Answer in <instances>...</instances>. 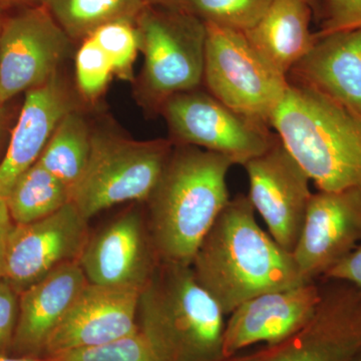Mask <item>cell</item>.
I'll list each match as a JSON object with an SVG mask.
<instances>
[{
	"label": "cell",
	"mask_w": 361,
	"mask_h": 361,
	"mask_svg": "<svg viewBox=\"0 0 361 361\" xmlns=\"http://www.w3.org/2000/svg\"><path fill=\"white\" fill-rule=\"evenodd\" d=\"M191 266L226 317L253 297L306 283L292 253L260 227L255 209L243 194L228 202Z\"/></svg>",
	"instance_id": "cell-1"
},
{
	"label": "cell",
	"mask_w": 361,
	"mask_h": 361,
	"mask_svg": "<svg viewBox=\"0 0 361 361\" xmlns=\"http://www.w3.org/2000/svg\"><path fill=\"white\" fill-rule=\"evenodd\" d=\"M231 159L176 145L147 199L146 219L159 260L191 265L199 246L230 201Z\"/></svg>",
	"instance_id": "cell-2"
},
{
	"label": "cell",
	"mask_w": 361,
	"mask_h": 361,
	"mask_svg": "<svg viewBox=\"0 0 361 361\" xmlns=\"http://www.w3.org/2000/svg\"><path fill=\"white\" fill-rule=\"evenodd\" d=\"M226 316L191 265L160 261L140 292L137 324L159 361H220Z\"/></svg>",
	"instance_id": "cell-3"
},
{
	"label": "cell",
	"mask_w": 361,
	"mask_h": 361,
	"mask_svg": "<svg viewBox=\"0 0 361 361\" xmlns=\"http://www.w3.org/2000/svg\"><path fill=\"white\" fill-rule=\"evenodd\" d=\"M270 127L318 191H361V114L289 84Z\"/></svg>",
	"instance_id": "cell-4"
},
{
	"label": "cell",
	"mask_w": 361,
	"mask_h": 361,
	"mask_svg": "<svg viewBox=\"0 0 361 361\" xmlns=\"http://www.w3.org/2000/svg\"><path fill=\"white\" fill-rule=\"evenodd\" d=\"M144 54L141 92L154 111L171 97L198 90L205 66L206 23L185 8L146 6L135 23Z\"/></svg>",
	"instance_id": "cell-5"
},
{
	"label": "cell",
	"mask_w": 361,
	"mask_h": 361,
	"mask_svg": "<svg viewBox=\"0 0 361 361\" xmlns=\"http://www.w3.org/2000/svg\"><path fill=\"white\" fill-rule=\"evenodd\" d=\"M174 142L135 141L94 133L89 164L71 191V202L85 218L130 201H147L167 165Z\"/></svg>",
	"instance_id": "cell-6"
},
{
	"label": "cell",
	"mask_w": 361,
	"mask_h": 361,
	"mask_svg": "<svg viewBox=\"0 0 361 361\" xmlns=\"http://www.w3.org/2000/svg\"><path fill=\"white\" fill-rule=\"evenodd\" d=\"M203 82L241 115L270 126L289 89L286 75L263 58L244 32L206 23Z\"/></svg>",
	"instance_id": "cell-7"
},
{
	"label": "cell",
	"mask_w": 361,
	"mask_h": 361,
	"mask_svg": "<svg viewBox=\"0 0 361 361\" xmlns=\"http://www.w3.org/2000/svg\"><path fill=\"white\" fill-rule=\"evenodd\" d=\"M161 113L174 145L221 154L243 167L279 141L270 126L233 111L199 89L171 97Z\"/></svg>",
	"instance_id": "cell-8"
},
{
	"label": "cell",
	"mask_w": 361,
	"mask_h": 361,
	"mask_svg": "<svg viewBox=\"0 0 361 361\" xmlns=\"http://www.w3.org/2000/svg\"><path fill=\"white\" fill-rule=\"evenodd\" d=\"M322 300L310 322L283 341L220 361H351L361 349V291L320 279Z\"/></svg>",
	"instance_id": "cell-9"
},
{
	"label": "cell",
	"mask_w": 361,
	"mask_h": 361,
	"mask_svg": "<svg viewBox=\"0 0 361 361\" xmlns=\"http://www.w3.org/2000/svg\"><path fill=\"white\" fill-rule=\"evenodd\" d=\"M71 39L44 6L23 7L0 32V106L58 75Z\"/></svg>",
	"instance_id": "cell-10"
},
{
	"label": "cell",
	"mask_w": 361,
	"mask_h": 361,
	"mask_svg": "<svg viewBox=\"0 0 361 361\" xmlns=\"http://www.w3.org/2000/svg\"><path fill=\"white\" fill-rule=\"evenodd\" d=\"M90 236L89 220L73 202L44 219L13 224L6 240L4 279L20 295L56 268L78 262Z\"/></svg>",
	"instance_id": "cell-11"
},
{
	"label": "cell",
	"mask_w": 361,
	"mask_h": 361,
	"mask_svg": "<svg viewBox=\"0 0 361 361\" xmlns=\"http://www.w3.org/2000/svg\"><path fill=\"white\" fill-rule=\"evenodd\" d=\"M249 200L269 234L284 250L293 252L307 214L310 178L282 142L244 166Z\"/></svg>",
	"instance_id": "cell-12"
},
{
	"label": "cell",
	"mask_w": 361,
	"mask_h": 361,
	"mask_svg": "<svg viewBox=\"0 0 361 361\" xmlns=\"http://www.w3.org/2000/svg\"><path fill=\"white\" fill-rule=\"evenodd\" d=\"M360 243L361 191H318L292 255L304 281H317Z\"/></svg>",
	"instance_id": "cell-13"
},
{
	"label": "cell",
	"mask_w": 361,
	"mask_h": 361,
	"mask_svg": "<svg viewBox=\"0 0 361 361\" xmlns=\"http://www.w3.org/2000/svg\"><path fill=\"white\" fill-rule=\"evenodd\" d=\"M159 262L146 215L135 209L90 234L78 260L89 283L140 292Z\"/></svg>",
	"instance_id": "cell-14"
},
{
	"label": "cell",
	"mask_w": 361,
	"mask_h": 361,
	"mask_svg": "<svg viewBox=\"0 0 361 361\" xmlns=\"http://www.w3.org/2000/svg\"><path fill=\"white\" fill-rule=\"evenodd\" d=\"M139 295L135 289L87 283L52 330L42 358L135 334Z\"/></svg>",
	"instance_id": "cell-15"
},
{
	"label": "cell",
	"mask_w": 361,
	"mask_h": 361,
	"mask_svg": "<svg viewBox=\"0 0 361 361\" xmlns=\"http://www.w3.org/2000/svg\"><path fill=\"white\" fill-rule=\"evenodd\" d=\"M322 283L306 282L249 299L226 319L223 355L229 357L255 344L283 341L305 326L322 300Z\"/></svg>",
	"instance_id": "cell-16"
},
{
	"label": "cell",
	"mask_w": 361,
	"mask_h": 361,
	"mask_svg": "<svg viewBox=\"0 0 361 361\" xmlns=\"http://www.w3.org/2000/svg\"><path fill=\"white\" fill-rule=\"evenodd\" d=\"M75 109L59 73L25 92L18 123L0 163V196H8L16 180L39 161L63 116Z\"/></svg>",
	"instance_id": "cell-17"
},
{
	"label": "cell",
	"mask_w": 361,
	"mask_h": 361,
	"mask_svg": "<svg viewBox=\"0 0 361 361\" xmlns=\"http://www.w3.org/2000/svg\"><path fill=\"white\" fill-rule=\"evenodd\" d=\"M316 37L312 49L287 75L289 84L361 114V30Z\"/></svg>",
	"instance_id": "cell-18"
},
{
	"label": "cell",
	"mask_w": 361,
	"mask_h": 361,
	"mask_svg": "<svg viewBox=\"0 0 361 361\" xmlns=\"http://www.w3.org/2000/svg\"><path fill=\"white\" fill-rule=\"evenodd\" d=\"M87 283L80 263L71 262L21 292L11 350L25 357L39 358L44 355L52 330Z\"/></svg>",
	"instance_id": "cell-19"
},
{
	"label": "cell",
	"mask_w": 361,
	"mask_h": 361,
	"mask_svg": "<svg viewBox=\"0 0 361 361\" xmlns=\"http://www.w3.org/2000/svg\"><path fill=\"white\" fill-rule=\"evenodd\" d=\"M312 16L305 0H274L262 20L244 33L263 58L287 77L317 39L310 30Z\"/></svg>",
	"instance_id": "cell-20"
},
{
	"label": "cell",
	"mask_w": 361,
	"mask_h": 361,
	"mask_svg": "<svg viewBox=\"0 0 361 361\" xmlns=\"http://www.w3.org/2000/svg\"><path fill=\"white\" fill-rule=\"evenodd\" d=\"M92 132L75 109L66 114L40 155V165L73 191L89 164Z\"/></svg>",
	"instance_id": "cell-21"
},
{
	"label": "cell",
	"mask_w": 361,
	"mask_h": 361,
	"mask_svg": "<svg viewBox=\"0 0 361 361\" xmlns=\"http://www.w3.org/2000/svg\"><path fill=\"white\" fill-rule=\"evenodd\" d=\"M44 6L71 40L84 42L108 23H135L147 4L145 0H44Z\"/></svg>",
	"instance_id": "cell-22"
},
{
	"label": "cell",
	"mask_w": 361,
	"mask_h": 361,
	"mask_svg": "<svg viewBox=\"0 0 361 361\" xmlns=\"http://www.w3.org/2000/svg\"><path fill=\"white\" fill-rule=\"evenodd\" d=\"M6 200L14 224H28L70 203L71 190L37 161L16 180Z\"/></svg>",
	"instance_id": "cell-23"
},
{
	"label": "cell",
	"mask_w": 361,
	"mask_h": 361,
	"mask_svg": "<svg viewBox=\"0 0 361 361\" xmlns=\"http://www.w3.org/2000/svg\"><path fill=\"white\" fill-rule=\"evenodd\" d=\"M274 0H188L186 8L205 23L237 32L252 30Z\"/></svg>",
	"instance_id": "cell-24"
},
{
	"label": "cell",
	"mask_w": 361,
	"mask_h": 361,
	"mask_svg": "<svg viewBox=\"0 0 361 361\" xmlns=\"http://www.w3.org/2000/svg\"><path fill=\"white\" fill-rule=\"evenodd\" d=\"M135 23L115 21L102 26L92 35L110 59L114 73L121 80H134V63L140 51Z\"/></svg>",
	"instance_id": "cell-25"
},
{
	"label": "cell",
	"mask_w": 361,
	"mask_h": 361,
	"mask_svg": "<svg viewBox=\"0 0 361 361\" xmlns=\"http://www.w3.org/2000/svg\"><path fill=\"white\" fill-rule=\"evenodd\" d=\"M45 361H159L148 341L137 330L116 341L73 349L42 358Z\"/></svg>",
	"instance_id": "cell-26"
},
{
	"label": "cell",
	"mask_w": 361,
	"mask_h": 361,
	"mask_svg": "<svg viewBox=\"0 0 361 361\" xmlns=\"http://www.w3.org/2000/svg\"><path fill=\"white\" fill-rule=\"evenodd\" d=\"M115 75L110 59L92 37L82 42L75 56V78L80 94L94 101Z\"/></svg>",
	"instance_id": "cell-27"
},
{
	"label": "cell",
	"mask_w": 361,
	"mask_h": 361,
	"mask_svg": "<svg viewBox=\"0 0 361 361\" xmlns=\"http://www.w3.org/2000/svg\"><path fill=\"white\" fill-rule=\"evenodd\" d=\"M317 35L361 30V0H322Z\"/></svg>",
	"instance_id": "cell-28"
},
{
	"label": "cell",
	"mask_w": 361,
	"mask_h": 361,
	"mask_svg": "<svg viewBox=\"0 0 361 361\" xmlns=\"http://www.w3.org/2000/svg\"><path fill=\"white\" fill-rule=\"evenodd\" d=\"M20 295L11 285L0 279V355H6L13 345L18 324Z\"/></svg>",
	"instance_id": "cell-29"
},
{
	"label": "cell",
	"mask_w": 361,
	"mask_h": 361,
	"mask_svg": "<svg viewBox=\"0 0 361 361\" xmlns=\"http://www.w3.org/2000/svg\"><path fill=\"white\" fill-rule=\"evenodd\" d=\"M322 279H336L355 285L361 291V243Z\"/></svg>",
	"instance_id": "cell-30"
},
{
	"label": "cell",
	"mask_w": 361,
	"mask_h": 361,
	"mask_svg": "<svg viewBox=\"0 0 361 361\" xmlns=\"http://www.w3.org/2000/svg\"><path fill=\"white\" fill-rule=\"evenodd\" d=\"M13 226V222L9 214L6 200L4 197L0 196V236L6 235Z\"/></svg>",
	"instance_id": "cell-31"
},
{
	"label": "cell",
	"mask_w": 361,
	"mask_h": 361,
	"mask_svg": "<svg viewBox=\"0 0 361 361\" xmlns=\"http://www.w3.org/2000/svg\"><path fill=\"white\" fill-rule=\"evenodd\" d=\"M147 6L161 7V8L178 9L185 8L188 0H145Z\"/></svg>",
	"instance_id": "cell-32"
},
{
	"label": "cell",
	"mask_w": 361,
	"mask_h": 361,
	"mask_svg": "<svg viewBox=\"0 0 361 361\" xmlns=\"http://www.w3.org/2000/svg\"><path fill=\"white\" fill-rule=\"evenodd\" d=\"M44 0H0V6H18L23 7L44 6Z\"/></svg>",
	"instance_id": "cell-33"
},
{
	"label": "cell",
	"mask_w": 361,
	"mask_h": 361,
	"mask_svg": "<svg viewBox=\"0 0 361 361\" xmlns=\"http://www.w3.org/2000/svg\"><path fill=\"white\" fill-rule=\"evenodd\" d=\"M8 234V233H7ZM6 235L0 236V279L4 278V262H6Z\"/></svg>",
	"instance_id": "cell-34"
},
{
	"label": "cell",
	"mask_w": 361,
	"mask_h": 361,
	"mask_svg": "<svg viewBox=\"0 0 361 361\" xmlns=\"http://www.w3.org/2000/svg\"><path fill=\"white\" fill-rule=\"evenodd\" d=\"M0 361H45L42 358L25 357V356H7L6 355H0Z\"/></svg>",
	"instance_id": "cell-35"
},
{
	"label": "cell",
	"mask_w": 361,
	"mask_h": 361,
	"mask_svg": "<svg viewBox=\"0 0 361 361\" xmlns=\"http://www.w3.org/2000/svg\"><path fill=\"white\" fill-rule=\"evenodd\" d=\"M312 8L313 14L319 18L320 8H322V0H305Z\"/></svg>",
	"instance_id": "cell-36"
},
{
	"label": "cell",
	"mask_w": 361,
	"mask_h": 361,
	"mask_svg": "<svg viewBox=\"0 0 361 361\" xmlns=\"http://www.w3.org/2000/svg\"><path fill=\"white\" fill-rule=\"evenodd\" d=\"M351 361H361V349L357 353H356L355 357H353Z\"/></svg>",
	"instance_id": "cell-37"
},
{
	"label": "cell",
	"mask_w": 361,
	"mask_h": 361,
	"mask_svg": "<svg viewBox=\"0 0 361 361\" xmlns=\"http://www.w3.org/2000/svg\"><path fill=\"white\" fill-rule=\"evenodd\" d=\"M2 23H4V18H2V7L0 6V32H1Z\"/></svg>",
	"instance_id": "cell-38"
},
{
	"label": "cell",
	"mask_w": 361,
	"mask_h": 361,
	"mask_svg": "<svg viewBox=\"0 0 361 361\" xmlns=\"http://www.w3.org/2000/svg\"><path fill=\"white\" fill-rule=\"evenodd\" d=\"M1 130H2L1 120H0V137H1Z\"/></svg>",
	"instance_id": "cell-39"
}]
</instances>
